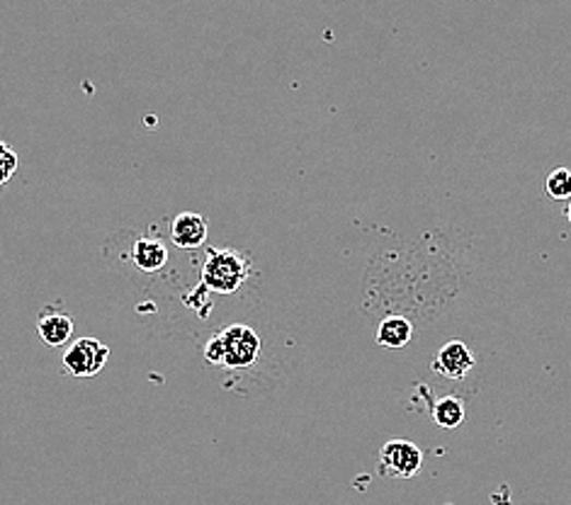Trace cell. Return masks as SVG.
I'll list each match as a JSON object with an SVG mask.
<instances>
[{
    "instance_id": "obj_4",
    "label": "cell",
    "mask_w": 571,
    "mask_h": 505,
    "mask_svg": "<svg viewBox=\"0 0 571 505\" xmlns=\"http://www.w3.org/2000/svg\"><path fill=\"white\" fill-rule=\"evenodd\" d=\"M110 360V348L98 338H79L63 352V370L73 377H95Z\"/></svg>"
},
{
    "instance_id": "obj_14",
    "label": "cell",
    "mask_w": 571,
    "mask_h": 505,
    "mask_svg": "<svg viewBox=\"0 0 571 505\" xmlns=\"http://www.w3.org/2000/svg\"><path fill=\"white\" fill-rule=\"evenodd\" d=\"M567 219H569V224H571V200H569V204H567Z\"/></svg>"
},
{
    "instance_id": "obj_9",
    "label": "cell",
    "mask_w": 571,
    "mask_h": 505,
    "mask_svg": "<svg viewBox=\"0 0 571 505\" xmlns=\"http://www.w3.org/2000/svg\"><path fill=\"white\" fill-rule=\"evenodd\" d=\"M132 263L142 273H158L168 263V249L158 239H139L132 249Z\"/></svg>"
},
{
    "instance_id": "obj_8",
    "label": "cell",
    "mask_w": 571,
    "mask_h": 505,
    "mask_svg": "<svg viewBox=\"0 0 571 505\" xmlns=\"http://www.w3.org/2000/svg\"><path fill=\"white\" fill-rule=\"evenodd\" d=\"M73 330V318L63 314V311H47V314L37 321L39 338L45 340L49 348L69 346Z\"/></svg>"
},
{
    "instance_id": "obj_2",
    "label": "cell",
    "mask_w": 571,
    "mask_h": 505,
    "mask_svg": "<svg viewBox=\"0 0 571 505\" xmlns=\"http://www.w3.org/2000/svg\"><path fill=\"white\" fill-rule=\"evenodd\" d=\"M222 333L224 340V364L226 370H249L261 358V338L251 326L234 324Z\"/></svg>"
},
{
    "instance_id": "obj_3",
    "label": "cell",
    "mask_w": 571,
    "mask_h": 505,
    "mask_svg": "<svg viewBox=\"0 0 571 505\" xmlns=\"http://www.w3.org/2000/svg\"><path fill=\"white\" fill-rule=\"evenodd\" d=\"M424 467V453L408 440H390L380 449L377 469L390 479H414Z\"/></svg>"
},
{
    "instance_id": "obj_7",
    "label": "cell",
    "mask_w": 571,
    "mask_h": 505,
    "mask_svg": "<svg viewBox=\"0 0 571 505\" xmlns=\"http://www.w3.org/2000/svg\"><path fill=\"white\" fill-rule=\"evenodd\" d=\"M414 338V324L402 314H390L380 321V326L374 330L377 346L386 350H402Z\"/></svg>"
},
{
    "instance_id": "obj_1",
    "label": "cell",
    "mask_w": 571,
    "mask_h": 505,
    "mask_svg": "<svg viewBox=\"0 0 571 505\" xmlns=\"http://www.w3.org/2000/svg\"><path fill=\"white\" fill-rule=\"evenodd\" d=\"M251 261L241 251L217 249L210 251L202 265V287L217 294H234L249 279Z\"/></svg>"
},
{
    "instance_id": "obj_12",
    "label": "cell",
    "mask_w": 571,
    "mask_h": 505,
    "mask_svg": "<svg viewBox=\"0 0 571 505\" xmlns=\"http://www.w3.org/2000/svg\"><path fill=\"white\" fill-rule=\"evenodd\" d=\"M17 168H20L17 154L5 142H0V185H5V182L15 176Z\"/></svg>"
},
{
    "instance_id": "obj_6",
    "label": "cell",
    "mask_w": 571,
    "mask_h": 505,
    "mask_svg": "<svg viewBox=\"0 0 571 505\" xmlns=\"http://www.w3.org/2000/svg\"><path fill=\"white\" fill-rule=\"evenodd\" d=\"M207 219L195 212H182L170 224V241L182 251H195L207 241Z\"/></svg>"
},
{
    "instance_id": "obj_11",
    "label": "cell",
    "mask_w": 571,
    "mask_h": 505,
    "mask_svg": "<svg viewBox=\"0 0 571 505\" xmlns=\"http://www.w3.org/2000/svg\"><path fill=\"white\" fill-rule=\"evenodd\" d=\"M547 197L549 200H571V170L569 168H557L547 176L545 182Z\"/></svg>"
},
{
    "instance_id": "obj_13",
    "label": "cell",
    "mask_w": 571,
    "mask_h": 505,
    "mask_svg": "<svg viewBox=\"0 0 571 505\" xmlns=\"http://www.w3.org/2000/svg\"><path fill=\"white\" fill-rule=\"evenodd\" d=\"M204 358L212 364H224V340H222V333L217 336H212L207 340V346H204Z\"/></svg>"
},
{
    "instance_id": "obj_10",
    "label": "cell",
    "mask_w": 571,
    "mask_h": 505,
    "mask_svg": "<svg viewBox=\"0 0 571 505\" xmlns=\"http://www.w3.org/2000/svg\"><path fill=\"white\" fill-rule=\"evenodd\" d=\"M465 401L457 399V396H443L433 404V423L443 430H455L465 423Z\"/></svg>"
},
{
    "instance_id": "obj_5",
    "label": "cell",
    "mask_w": 571,
    "mask_h": 505,
    "mask_svg": "<svg viewBox=\"0 0 571 505\" xmlns=\"http://www.w3.org/2000/svg\"><path fill=\"white\" fill-rule=\"evenodd\" d=\"M474 370V354L462 340H450L436 352L433 372L443 380L460 382Z\"/></svg>"
}]
</instances>
